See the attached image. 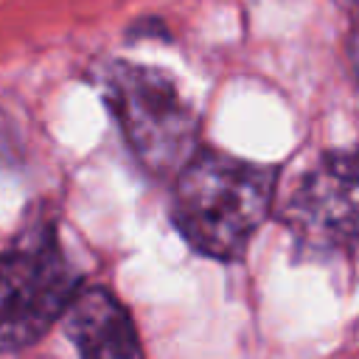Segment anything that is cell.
Instances as JSON below:
<instances>
[{
	"mask_svg": "<svg viewBox=\"0 0 359 359\" xmlns=\"http://www.w3.org/2000/svg\"><path fill=\"white\" fill-rule=\"evenodd\" d=\"M280 219L311 252L359 244V149L323 154L286 196Z\"/></svg>",
	"mask_w": 359,
	"mask_h": 359,
	"instance_id": "4",
	"label": "cell"
},
{
	"mask_svg": "<svg viewBox=\"0 0 359 359\" xmlns=\"http://www.w3.org/2000/svg\"><path fill=\"white\" fill-rule=\"evenodd\" d=\"M107 101L135 157L157 177H177L196 154V112L157 67L118 62L107 73Z\"/></svg>",
	"mask_w": 359,
	"mask_h": 359,
	"instance_id": "2",
	"label": "cell"
},
{
	"mask_svg": "<svg viewBox=\"0 0 359 359\" xmlns=\"http://www.w3.org/2000/svg\"><path fill=\"white\" fill-rule=\"evenodd\" d=\"M348 53H351V65H353V73L359 79V25L353 28L351 34V45H348Z\"/></svg>",
	"mask_w": 359,
	"mask_h": 359,
	"instance_id": "6",
	"label": "cell"
},
{
	"mask_svg": "<svg viewBox=\"0 0 359 359\" xmlns=\"http://www.w3.org/2000/svg\"><path fill=\"white\" fill-rule=\"evenodd\" d=\"M79 272L50 230L0 252V351L36 342L70 306Z\"/></svg>",
	"mask_w": 359,
	"mask_h": 359,
	"instance_id": "3",
	"label": "cell"
},
{
	"mask_svg": "<svg viewBox=\"0 0 359 359\" xmlns=\"http://www.w3.org/2000/svg\"><path fill=\"white\" fill-rule=\"evenodd\" d=\"M62 328L81 356H140L143 345L137 339L135 323L112 292L93 286L76 292L62 314Z\"/></svg>",
	"mask_w": 359,
	"mask_h": 359,
	"instance_id": "5",
	"label": "cell"
},
{
	"mask_svg": "<svg viewBox=\"0 0 359 359\" xmlns=\"http://www.w3.org/2000/svg\"><path fill=\"white\" fill-rule=\"evenodd\" d=\"M275 171L222 151H196L174 182L171 219L182 238L222 261L238 258L275 202Z\"/></svg>",
	"mask_w": 359,
	"mask_h": 359,
	"instance_id": "1",
	"label": "cell"
}]
</instances>
